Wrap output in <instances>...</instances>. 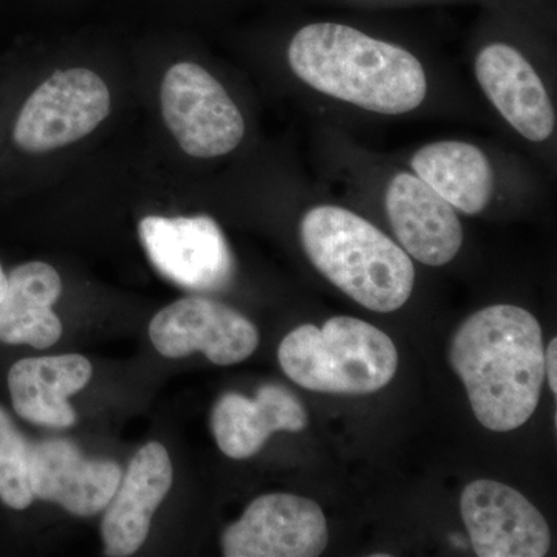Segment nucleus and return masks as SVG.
<instances>
[{"label": "nucleus", "instance_id": "obj_2", "mask_svg": "<svg viewBox=\"0 0 557 557\" xmlns=\"http://www.w3.org/2000/svg\"><path fill=\"white\" fill-rule=\"evenodd\" d=\"M289 69L318 94L381 115H405L428 97L416 54L335 22L300 28L287 51Z\"/></svg>", "mask_w": 557, "mask_h": 557}, {"label": "nucleus", "instance_id": "obj_17", "mask_svg": "<svg viewBox=\"0 0 557 557\" xmlns=\"http://www.w3.org/2000/svg\"><path fill=\"white\" fill-rule=\"evenodd\" d=\"M61 292L60 274L49 263H22L11 271L0 302V341L39 350L58 343L62 324L51 307Z\"/></svg>", "mask_w": 557, "mask_h": 557}, {"label": "nucleus", "instance_id": "obj_4", "mask_svg": "<svg viewBox=\"0 0 557 557\" xmlns=\"http://www.w3.org/2000/svg\"><path fill=\"white\" fill-rule=\"evenodd\" d=\"M293 383L322 394L368 395L386 387L398 369L394 341L358 318L335 317L322 327L289 332L277 350Z\"/></svg>", "mask_w": 557, "mask_h": 557}, {"label": "nucleus", "instance_id": "obj_12", "mask_svg": "<svg viewBox=\"0 0 557 557\" xmlns=\"http://www.w3.org/2000/svg\"><path fill=\"white\" fill-rule=\"evenodd\" d=\"M386 212L392 230L406 252L429 267H443L463 245V226L456 209L428 183L410 172L388 182Z\"/></svg>", "mask_w": 557, "mask_h": 557}, {"label": "nucleus", "instance_id": "obj_10", "mask_svg": "<svg viewBox=\"0 0 557 557\" xmlns=\"http://www.w3.org/2000/svg\"><path fill=\"white\" fill-rule=\"evenodd\" d=\"M460 508L479 557H542L549 552L547 520L515 487L475 480L461 493Z\"/></svg>", "mask_w": 557, "mask_h": 557}, {"label": "nucleus", "instance_id": "obj_15", "mask_svg": "<svg viewBox=\"0 0 557 557\" xmlns=\"http://www.w3.org/2000/svg\"><path fill=\"white\" fill-rule=\"evenodd\" d=\"M307 412L287 387L265 384L256 398L230 392L215 403L211 428L222 453L234 460L256 456L274 432H299Z\"/></svg>", "mask_w": 557, "mask_h": 557}, {"label": "nucleus", "instance_id": "obj_5", "mask_svg": "<svg viewBox=\"0 0 557 557\" xmlns=\"http://www.w3.org/2000/svg\"><path fill=\"white\" fill-rule=\"evenodd\" d=\"M161 110L180 148L196 159L228 156L245 137L236 102L194 62H178L168 70L161 83Z\"/></svg>", "mask_w": 557, "mask_h": 557}, {"label": "nucleus", "instance_id": "obj_16", "mask_svg": "<svg viewBox=\"0 0 557 557\" xmlns=\"http://www.w3.org/2000/svg\"><path fill=\"white\" fill-rule=\"evenodd\" d=\"M90 379V361L78 354L21 359L9 373L11 401L17 416L33 424L70 428L76 412L69 397Z\"/></svg>", "mask_w": 557, "mask_h": 557}, {"label": "nucleus", "instance_id": "obj_19", "mask_svg": "<svg viewBox=\"0 0 557 557\" xmlns=\"http://www.w3.org/2000/svg\"><path fill=\"white\" fill-rule=\"evenodd\" d=\"M30 449L32 443L0 408V500L20 511L35 500L30 486Z\"/></svg>", "mask_w": 557, "mask_h": 557}, {"label": "nucleus", "instance_id": "obj_8", "mask_svg": "<svg viewBox=\"0 0 557 557\" xmlns=\"http://www.w3.org/2000/svg\"><path fill=\"white\" fill-rule=\"evenodd\" d=\"M138 231L150 262L180 287L212 292L225 287L233 276L228 244L218 223L207 215H149Z\"/></svg>", "mask_w": 557, "mask_h": 557}, {"label": "nucleus", "instance_id": "obj_20", "mask_svg": "<svg viewBox=\"0 0 557 557\" xmlns=\"http://www.w3.org/2000/svg\"><path fill=\"white\" fill-rule=\"evenodd\" d=\"M557 339L549 341L547 350H545V376L548 379L549 388L553 394H557Z\"/></svg>", "mask_w": 557, "mask_h": 557}, {"label": "nucleus", "instance_id": "obj_21", "mask_svg": "<svg viewBox=\"0 0 557 557\" xmlns=\"http://www.w3.org/2000/svg\"><path fill=\"white\" fill-rule=\"evenodd\" d=\"M7 287H9V276L3 273L2 263H0V302L5 296Z\"/></svg>", "mask_w": 557, "mask_h": 557}, {"label": "nucleus", "instance_id": "obj_18", "mask_svg": "<svg viewBox=\"0 0 557 557\" xmlns=\"http://www.w3.org/2000/svg\"><path fill=\"white\" fill-rule=\"evenodd\" d=\"M410 168L450 207L465 214H479L493 199V166L486 153L471 143H429L413 153Z\"/></svg>", "mask_w": 557, "mask_h": 557}, {"label": "nucleus", "instance_id": "obj_9", "mask_svg": "<svg viewBox=\"0 0 557 557\" xmlns=\"http://www.w3.org/2000/svg\"><path fill=\"white\" fill-rule=\"evenodd\" d=\"M153 347L166 358L201 351L218 366L245 361L259 346L256 325L239 311L205 298L171 304L150 321Z\"/></svg>", "mask_w": 557, "mask_h": 557}, {"label": "nucleus", "instance_id": "obj_7", "mask_svg": "<svg viewBox=\"0 0 557 557\" xmlns=\"http://www.w3.org/2000/svg\"><path fill=\"white\" fill-rule=\"evenodd\" d=\"M327 544V519L317 502L282 493L252 500L222 537L226 557H317Z\"/></svg>", "mask_w": 557, "mask_h": 557}, {"label": "nucleus", "instance_id": "obj_11", "mask_svg": "<svg viewBox=\"0 0 557 557\" xmlns=\"http://www.w3.org/2000/svg\"><path fill=\"white\" fill-rule=\"evenodd\" d=\"M475 78L487 100L520 137L542 143L556 129V112L536 69L518 49L487 44L474 62Z\"/></svg>", "mask_w": 557, "mask_h": 557}, {"label": "nucleus", "instance_id": "obj_14", "mask_svg": "<svg viewBox=\"0 0 557 557\" xmlns=\"http://www.w3.org/2000/svg\"><path fill=\"white\" fill-rule=\"evenodd\" d=\"M172 480L174 469L163 445L150 442L135 454L104 508L101 534L106 555L132 556L143 547L153 515L171 491Z\"/></svg>", "mask_w": 557, "mask_h": 557}, {"label": "nucleus", "instance_id": "obj_3", "mask_svg": "<svg viewBox=\"0 0 557 557\" xmlns=\"http://www.w3.org/2000/svg\"><path fill=\"white\" fill-rule=\"evenodd\" d=\"M299 234L314 269L348 298L379 313L408 302L416 284L412 259L357 212L319 205L304 214Z\"/></svg>", "mask_w": 557, "mask_h": 557}, {"label": "nucleus", "instance_id": "obj_1", "mask_svg": "<svg viewBox=\"0 0 557 557\" xmlns=\"http://www.w3.org/2000/svg\"><path fill=\"white\" fill-rule=\"evenodd\" d=\"M449 359L483 426L515 431L533 416L545 380V348L530 311L508 304L478 311L454 335Z\"/></svg>", "mask_w": 557, "mask_h": 557}, {"label": "nucleus", "instance_id": "obj_6", "mask_svg": "<svg viewBox=\"0 0 557 557\" xmlns=\"http://www.w3.org/2000/svg\"><path fill=\"white\" fill-rule=\"evenodd\" d=\"M110 102L109 87L97 73L58 70L22 106L14 124V143L32 153L72 145L108 119Z\"/></svg>", "mask_w": 557, "mask_h": 557}, {"label": "nucleus", "instance_id": "obj_13", "mask_svg": "<svg viewBox=\"0 0 557 557\" xmlns=\"http://www.w3.org/2000/svg\"><path fill=\"white\" fill-rule=\"evenodd\" d=\"M121 475L115 461L87 458L69 440L50 438L32 445L33 496L54 502L81 518L98 515L108 507Z\"/></svg>", "mask_w": 557, "mask_h": 557}]
</instances>
